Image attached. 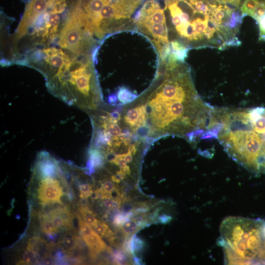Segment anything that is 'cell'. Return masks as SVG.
<instances>
[{
	"label": "cell",
	"instance_id": "1",
	"mask_svg": "<svg viewBox=\"0 0 265 265\" xmlns=\"http://www.w3.org/2000/svg\"><path fill=\"white\" fill-rule=\"evenodd\" d=\"M162 66L157 83L131 102L138 113V134L149 143L167 136L195 143L207 130L213 106L199 95L184 62L167 61Z\"/></svg>",
	"mask_w": 265,
	"mask_h": 265
},
{
	"label": "cell",
	"instance_id": "2",
	"mask_svg": "<svg viewBox=\"0 0 265 265\" xmlns=\"http://www.w3.org/2000/svg\"><path fill=\"white\" fill-rule=\"evenodd\" d=\"M205 136L248 171L265 174V107H213Z\"/></svg>",
	"mask_w": 265,
	"mask_h": 265
},
{
	"label": "cell",
	"instance_id": "3",
	"mask_svg": "<svg viewBox=\"0 0 265 265\" xmlns=\"http://www.w3.org/2000/svg\"><path fill=\"white\" fill-rule=\"evenodd\" d=\"M69 55V60L46 79V86L68 105L90 113L104 104L91 57L89 54Z\"/></svg>",
	"mask_w": 265,
	"mask_h": 265
},
{
	"label": "cell",
	"instance_id": "4",
	"mask_svg": "<svg viewBox=\"0 0 265 265\" xmlns=\"http://www.w3.org/2000/svg\"><path fill=\"white\" fill-rule=\"evenodd\" d=\"M220 234L226 264H265V221L229 216L221 223Z\"/></svg>",
	"mask_w": 265,
	"mask_h": 265
},
{
	"label": "cell",
	"instance_id": "5",
	"mask_svg": "<svg viewBox=\"0 0 265 265\" xmlns=\"http://www.w3.org/2000/svg\"><path fill=\"white\" fill-rule=\"evenodd\" d=\"M139 30L154 43L161 63L167 61L171 48L164 9L155 0L146 1L133 19Z\"/></svg>",
	"mask_w": 265,
	"mask_h": 265
},
{
	"label": "cell",
	"instance_id": "6",
	"mask_svg": "<svg viewBox=\"0 0 265 265\" xmlns=\"http://www.w3.org/2000/svg\"><path fill=\"white\" fill-rule=\"evenodd\" d=\"M58 45L73 55L89 54L93 45V35L86 18L76 3L68 12L60 29Z\"/></svg>",
	"mask_w": 265,
	"mask_h": 265
},
{
	"label": "cell",
	"instance_id": "7",
	"mask_svg": "<svg viewBox=\"0 0 265 265\" xmlns=\"http://www.w3.org/2000/svg\"><path fill=\"white\" fill-rule=\"evenodd\" d=\"M32 179L39 181L37 198L40 204L43 206L54 203L62 204L61 197L63 192L61 184L66 180L62 168L54 176L43 177L33 172Z\"/></svg>",
	"mask_w": 265,
	"mask_h": 265
},
{
	"label": "cell",
	"instance_id": "8",
	"mask_svg": "<svg viewBox=\"0 0 265 265\" xmlns=\"http://www.w3.org/2000/svg\"><path fill=\"white\" fill-rule=\"evenodd\" d=\"M56 0H31L26 5L22 19L18 26L14 37L17 42L25 36L42 14L52 8Z\"/></svg>",
	"mask_w": 265,
	"mask_h": 265
},
{
	"label": "cell",
	"instance_id": "9",
	"mask_svg": "<svg viewBox=\"0 0 265 265\" xmlns=\"http://www.w3.org/2000/svg\"><path fill=\"white\" fill-rule=\"evenodd\" d=\"M82 238L89 248V254L92 259H96L98 254L107 248L100 235L95 231L90 235Z\"/></svg>",
	"mask_w": 265,
	"mask_h": 265
},
{
	"label": "cell",
	"instance_id": "10",
	"mask_svg": "<svg viewBox=\"0 0 265 265\" xmlns=\"http://www.w3.org/2000/svg\"><path fill=\"white\" fill-rule=\"evenodd\" d=\"M81 239L71 233L65 234L58 241V246L65 255L69 254L78 249H82Z\"/></svg>",
	"mask_w": 265,
	"mask_h": 265
},
{
	"label": "cell",
	"instance_id": "11",
	"mask_svg": "<svg viewBox=\"0 0 265 265\" xmlns=\"http://www.w3.org/2000/svg\"><path fill=\"white\" fill-rule=\"evenodd\" d=\"M40 224L43 232L50 237L53 238L59 230L55 226L50 217L47 213L40 215Z\"/></svg>",
	"mask_w": 265,
	"mask_h": 265
},
{
	"label": "cell",
	"instance_id": "12",
	"mask_svg": "<svg viewBox=\"0 0 265 265\" xmlns=\"http://www.w3.org/2000/svg\"><path fill=\"white\" fill-rule=\"evenodd\" d=\"M141 227L135 219H129L126 221L120 227L124 236L128 238L130 236H132Z\"/></svg>",
	"mask_w": 265,
	"mask_h": 265
},
{
	"label": "cell",
	"instance_id": "13",
	"mask_svg": "<svg viewBox=\"0 0 265 265\" xmlns=\"http://www.w3.org/2000/svg\"><path fill=\"white\" fill-rule=\"evenodd\" d=\"M79 210L80 215H78L92 228L98 222L99 220L96 218L95 214L89 209L88 207L80 206Z\"/></svg>",
	"mask_w": 265,
	"mask_h": 265
},
{
	"label": "cell",
	"instance_id": "14",
	"mask_svg": "<svg viewBox=\"0 0 265 265\" xmlns=\"http://www.w3.org/2000/svg\"><path fill=\"white\" fill-rule=\"evenodd\" d=\"M40 257L36 252L27 248L23 254L22 260L19 261L17 264L29 265L37 263Z\"/></svg>",
	"mask_w": 265,
	"mask_h": 265
},
{
	"label": "cell",
	"instance_id": "15",
	"mask_svg": "<svg viewBox=\"0 0 265 265\" xmlns=\"http://www.w3.org/2000/svg\"><path fill=\"white\" fill-rule=\"evenodd\" d=\"M117 97L122 104L129 103L136 98L135 94L125 87L120 88L117 93Z\"/></svg>",
	"mask_w": 265,
	"mask_h": 265
},
{
	"label": "cell",
	"instance_id": "16",
	"mask_svg": "<svg viewBox=\"0 0 265 265\" xmlns=\"http://www.w3.org/2000/svg\"><path fill=\"white\" fill-rule=\"evenodd\" d=\"M100 236L110 238L114 235L108 226L105 222L99 220L96 225L93 228Z\"/></svg>",
	"mask_w": 265,
	"mask_h": 265
},
{
	"label": "cell",
	"instance_id": "17",
	"mask_svg": "<svg viewBox=\"0 0 265 265\" xmlns=\"http://www.w3.org/2000/svg\"><path fill=\"white\" fill-rule=\"evenodd\" d=\"M67 6V0H56L49 12L51 13L61 14Z\"/></svg>",
	"mask_w": 265,
	"mask_h": 265
},
{
	"label": "cell",
	"instance_id": "18",
	"mask_svg": "<svg viewBox=\"0 0 265 265\" xmlns=\"http://www.w3.org/2000/svg\"><path fill=\"white\" fill-rule=\"evenodd\" d=\"M79 188L80 192V197L81 198L87 199L91 196L93 192L92 186L87 183H81L79 185Z\"/></svg>",
	"mask_w": 265,
	"mask_h": 265
},
{
	"label": "cell",
	"instance_id": "19",
	"mask_svg": "<svg viewBox=\"0 0 265 265\" xmlns=\"http://www.w3.org/2000/svg\"><path fill=\"white\" fill-rule=\"evenodd\" d=\"M113 262L117 265H127L129 261L123 251L116 250L113 253Z\"/></svg>",
	"mask_w": 265,
	"mask_h": 265
},
{
	"label": "cell",
	"instance_id": "20",
	"mask_svg": "<svg viewBox=\"0 0 265 265\" xmlns=\"http://www.w3.org/2000/svg\"><path fill=\"white\" fill-rule=\"evenodd\" d=\"M131 245L133 252L140 251L144 246V241L140 238L132 236L130 238Z\"/></svg>",
	"mask_w": 265,
	"mask_h": 265
},
{
	"label": "cell",
	"instance_id": "21",
	"mask_svg": "<svg viewBox=\"0 0 265 265\" xmlns=\"http://www.w3.org/2000/svg\"><path fill=\"white\" fill-rule=\"evenodd\" d=\"M259 28V40L265 41V13L257 22Z\"/></svg>",
	"mask_w": 265,
	"mask_h": 265
},
{
	"label": "cell",
	"instance_id": "22",
	"mask_svg": "<svg viewBox=\"0 0 265 265\" xmlns=\"http://www.w3.org/2000/svg\"><path fill=\"white\" fill-rule=\"evenodd\" d=\"M219 2L228 4L233 7L240 8L245 0H214Z\"/></svg>",
	"mask_w": 265,
	"mask_h": 265
},
{
	"label": "cell",
	"instance_id": "23",
	"mask_svg": "<svg viewBox=\"0 0 265 265\" xmlns=\"http://www.w3.org/2000/svg\"><path fill=\"white\" fill-rule=\"evenodd\" d=\"M171 219V217L167 215L163 214L160 216L159 218V222L161 223H166Z\"/></svg>",
	"mask_w": 265,
	"mask_h": 265
}]
</instances>
